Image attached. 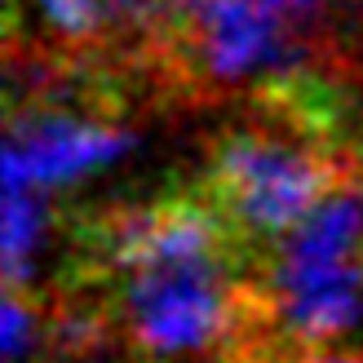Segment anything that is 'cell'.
I'll return each mask as SVG.
<instances>
[{
	"label": "cell",
	"instance_id": "cell-5",
	"mask_svg": "<svg viewBox=\"0 0 363 363\" xmlns=\"http://www.w3.org/2000/svg\"><path fill=\"white\" fill-rule=\"evenodd\" d=\"M359 155H363V142H359Z\"/></svg>",
	"mask_w": 363,
	"mask_h": 363
},
{
	"label": "cell",
	"instance_id": "cell-4",
	"mask_svg": "<svg viewBox=\"0 0 363 363\" xmlns=\"http://www.w3.org/2000/svg\"><path fill=\"white\" fill-rule=\"evenodd\" d=\"M288 363H363V350H333V346H319V350H301Z\"/></svg>",
	"mask_w": 363,
	"mask_h": 363
},
{
	"label": "cell",
	"instance_id": "cell-1",
	"mask_svg": "<svg viewBox=\"0 0 363 363\" xmlns=\"http://www.w3.org/2000/svg\"><path fill=\"white\" fill-rule=\"evenodd\" d=\"M354 155L257 111L208 142L199 191L252 252H266L350 173Z\"/></svg>",
	"mask_w": 363,
	"mask_h": 363
},
{
	"label": "cell",
	"instance_id": "cell-3",
	"mask_svg": "<svg viewBox=\"0 0 363 363\" xmlns=\"http://www.w3.org/2000/svg\"><path fill=\"white\" fill-rule=\"evenodd\" d=\"M49 208L45 191L27 177L5 173V284H27L35 266V248L45 240Z\"/></svg>",
	"mask_w": 363,
	"mask_h": 363
},
{
	"label": "cell",
	"instance_id": "cell-2",
	"mask_svg": "<svg viewBox=\"0 0 363 363\" xmlns=\"http://www.w3.org/2000/svg\"><path fill=\"white\" fill-rule=\"evenodd\" d=\"M106 0H9V58H84L106 53Z\"/></svg>",
	"mask_w": 363,
	"mask_h": 363
}]
</instances>
